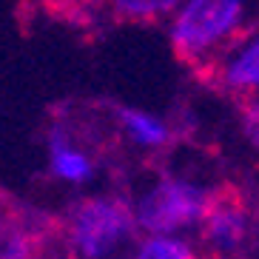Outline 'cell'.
Returning a JSON list of instances; mask_svg holds the SVG:
<instances>
[{"label":"cell","instance_id":"52a82bcc","mask_svg":"<svg viewBox=\"0 0 259 259\" xmlns=\"http://www.w3.org/2000/svg\"><path fill=\"white\" fill-rule=\"evenodd\" d=\"M111 114H114V122H117V128L122 131V137L128 140L131 145L143 148V151H160V148H165L174 140L171 122L162 120L154 111L134 108V106H114Z\"/></svg>","mask_w":259,"mask_h":259},{"label":"cell","instance_id":"30bf717a","mask_svg":"<svg viewBox=\"0 0 259 259\" xmlns=\"http://www.w3.org/2000/svg\"><path fill=\"white\" fill-rule=\"evenodd\" d=\"M43 239L34 228H12L0 236V259H37Z\"/></svg>","mask_w":259,"mask_h":259},{"label":"cell","instance_id":"8992f818","mask_svg":"<svg viewBox=\"0 0 259 259\" xmlns=\"http://www.w3.org/2000/svg\"><path fill=\"white\" fill-rule=\"evenodd\" d=\"M248 222H251V217H248V208L242 205L239 194H217L213 191V199L199 231L213 253L231 256L248 239Z\"/></svg>","mask_w":259,"mask_h":259},{"label":"cell","instance_id":"5b68a950","mask_svg":"<svg viewBox=\"0 0 259 259\" xmlns=\"http://www.w3.org/2000/svg\"><path fill=\"white\" fill-rule=\"evenodd\" d=\"M213 80L228 94L259 97V26L245 29L213 60Z\"/></svg>","mask_w":259,"mask_h":259},{"label":"cell","instance_id":"6da1fadb","mask_svg":"<svg viewBox=\"0 0 259 259\" xmlns=\"http://www.w3.org/2000/svg\"><path fill=\"white\" fill-rule=\"evenodd\" d=\"M251 0H185L168 23V40L180 60H217L245 31Z\"/></svg>","mask_w":259,"mask_h":259},{"label":"cell","instance_id":"7a4b0ae2","mask_svg":"<svg viewBox=\"0 0 259 259\" xmlns=\"http://www.w3.org/2000/svg\"><path fill=\"white\" fill-rule=\"evenodd\" d=\"M134 202L114 194L80 197L66 213V245L74 259H111L137 242Z\"/></svg>","mask_w":259,"mask_h":259},{"label":"cell","instance_id":"9c48e42d","mask_svg":"<svg viewBox=\"0 0 259 259\" xmlns=\"http://www.w3.org/2000/svg\"><path fill=\"white\" fill-rule=\"evenodd\" d=\"M111 12L120 20L131 23H148V20H162V17H174V12L183 6L185 0H108Z\"/></svg>","mask_w":259,"mask_h":259},{"label":"cell","instance_id":"7c38bea8","mask_svg":"<svg viewBox=\"0 0 259 259\" xmlns=\"http://www.w3.org/2000/svg\"><path fill=\"white\" fill-rule=\"evenodd\" d=\"M37 259H46V256H37Z\"/></svg>","mask_w":259,"mask_h":259},{"label":"cell","instance_id":"8fae6325","mask_svg":"<svg viewBox=\"0 0 259 259\" xmlns=\"http://www.w3.org/2000/svg\"><path fill=\"white\" fill-rule=\"evenodd\" d=\"M239 125H242V137L259 148V97L245 100L242 114H239Z\"/></svg>","mask_w":259,"mask_h":259},{"label":"cell","instance_id":"3957f363","mask_svg":"<svg viewBox=\"0 0 259 259\" xmlns=\"http://www.w3.org/2000/svg\"><path fill=\"white\" fill-rule=\"evenodd\" d=\"M213 199L208 185L183 174H162L134 199L140 234L183 236L185 231L199 228Z\"/></svg>","mask_w":259,"mask_h":259},{"label":"cell","instance_id":"4fadbf2b","mask_svg":"<svg viewBox=\"0 0 259 259\" xmlns=\"http://www.w3.org/2000/svg\"><path fill=\"white\" fill-rule=\"evenodd\" d=\"M0 231H3V225H0Z\"/></svg>","mask_w":259,"mask_h":259},{"label":"cell","instance_id":"ba28073f","mask_svg":"<svg viewBox=\"0 0 259 259\" xmlns=\"http://www.w3.org/2000/svg\"><path fill=\"white\" fill-rule=\"evenodd\" d=\"M128 259H199V253L185 236L143 234L134 242Z\"/></svg>","mask_w":259,"mask_h":259},{"label":"cell","instance_id":"277c9868","mask_svg":"<svg viewBox=\"0 0 259 259\" xmlns=\"http://www.w3.org/2000/svg\"><path fill=\"white\" fill-rule=\"evenodd\" d=\"M46 171L52 180L85 188L97 180V160L80 140H74L66 122H52L46 131Z\"/></svg>","mask_w":259,"mask_h":259}]
</instances>
